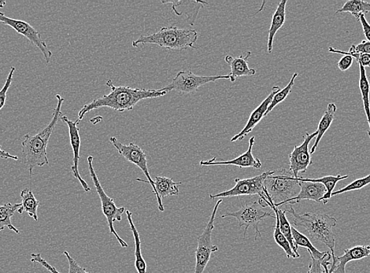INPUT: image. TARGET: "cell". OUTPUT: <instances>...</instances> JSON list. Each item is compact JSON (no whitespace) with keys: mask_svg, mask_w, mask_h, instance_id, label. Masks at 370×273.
<instances>
[{"mask_svg":"<svg viewBox=\"0 0 370 273\" xmlns=\"http://www.w3.org/2000/svg\"><path fill=\"white\" fill-rule=\"evenodd\" d=\"M349 52H351V53L370 55V42L363 40L360 44L352 45Z\"/></svg>","mask_w":370,"mask_h":273,"instance_id":"f35d334b","label":"cell"},{"mask_svg":"<svg viewBox=\"0 0 370 273\" xmlns=\"http://www.w3.org/2000/svg\"><path fill=\"white\" fill-rule=\"evenodd\" d=\"M287 0H282L279 5H277L276 10L272 17L271 25L269 30L267 51L270 54L274 48V39L276 34L280 28L284 26L286 19V5Z\"/></svg>","mask_w":370,"mask_h":273,"instance_id":"7402d4cb","label":"cell"},{"mask_svg":"<svg viewBox=\"0 0 370 273\" xmlns=\"http://www.w3.org/2000/svg\"><path fill=\"white\" fill-rule=\"evenodd\" d=\"M354 59L350 55H344L338 63L337 67L340 71L345 72L352 66Z\"/></svg>","mask_w":370,"mask_h":273,"instance_id":"ab89813d","label":"cell"},{"mask_svg":"<svg viewBox=\"0 0 370 273\" xmlns=\"http://www.w3.org/2000/svg\"><path fill=\"white\" fill-rule=\"evenodd\" d=\"M126 216L127 219H128V222L130 226V229L132 232V234H134V240H135V247H136V251H135V265L138 273H146L147 272V264L146 263V261H144L141 252V237L140 234H139V232L136 228L135 224L134 223V220H132V213L129 211H127L126 212Z\"/></svg>","mask_w":370,"mask_h":273,"instance_id":"d4e9b609","label":"cell"},{"mask_svg":"<svg viewBox=\"0 0 370 273\" xmlns=\"http://www.w3.org/2000/svg\"><path fill=\"white\" fill-rule=\"evenodd\" d=\"M370 256V246H355L346 249L340 257H332L331 268L328 273H346V265L351 261L362 260Z\"/></svg>","mask_w":370,"mask_h":273,"instance_id":"e0dca14e","label":"cell"},{"mask_svg":"<svg viewBox=\"0 0 370 273\" xmlns=\"http://www.w3.org/2000/svg\"><path fill=\"white\" fill-rule=\"evenodd\" d=\"M317 132H315L313 134L306 133L304 141L299 146H294L292 152L289 155V171H290L294 177H299V173H306L308 167L313 164L311 159V154L309 150V144L312 139L316 138Z\"/></svg>","mask_w":370,"mask_h":273,"instance_id":"4fadbf2b","label":"cell"},{"mask_svg":"<svg viewBox=\"0 0 370 273\" xmlns=\"http://www.w3.org/2000/svg\"><path fill=\"white\" fill-rule=\"evenodd\" d=\"M286 212L293 217V223L297 227L303 228L312 240L319 241L327 246L331 251L332 257L335 255L336 236L333 229L336 227L337 220L328 214L306 213L300 215L294 211L291 205Z\"/></svg>","mask_w":370,"mask_h":273,"instance_id":"3957f363","label":"cell"},{"mask_svg":"<svg viewBox=\"0 0 370 273\" xmlns=\"http://www.w3.org/2000/svg\"><path fill=\"white\" fill-rule=\"evenodd\" d=\"M349 177V175L346 176H326L323 177L319 179H310V178H303L299 177L300 181L302 182H313V183H321L324 186H325L326 188V193L322 199L321 200V202H323L324 204H327L329 200L332 197V194L333 193V190L335 187H336L337 184L339 182L343 181V179H348Z\"/></svg>","mask_w":370,"mask_h":273,"instance_id":"484cf974","label":"cell"},{"mask_svg":"<svg viewBox=\"0 0 370 273\" xmlns=\"http://www.w3.org/2000/svg\"><path fill=\"white\" fill-rule=\"evenodd\" d=\"M64 255L68 260L69 263V272L68 273H90L87 271L85 268H82V266H80L76 260H74L69 252H65Z\"/></svg>","mask_w":370,"mask_h":273,"instance_id":"74e56055","label":"cell"},{"mask_svg":"<svg viewBox=\"0 0 370 273\" xmlns=\"http://www.w3.org/2000/svg\"><path fill=\"white\" fill-rule=\"evenodd\" d=\"M21 207V204H12V203H6L4 205H0V231L8 228L11 231H14L16 234H19V230L17 229L11 222V218L17 210Z\"/></svg>","mask_w":370,"mask_h":273,"instance_id":"4316f807","label":"cell"},{"mask_svg":"<svg viewBox=\"0 0 370 273\" xmlns=\"http://www.w3.org/2000/svg\"><path fill=\"white\" fill-rule=\"evenodd\" d=\"M251 56V51H247L245 55H241L236 59L230 55L225 56L224 61L229 64L231 68V73H229L231 82H235L237 78L256 75V69L248 67V60Z\"/></svg>","mask_w":370,"mask_h":273,"instance_id":"ffe728a7","label":"cell"},{"mask_svg":"<svg viewBox=\"0 0 370 273\" xmlns=\"http://www.w3.org/2000/svg\"><path fill=\"white\" fill-rule=\"evenodd\" d=\"M292 234L294 244L299 248L304 247L308 249V252L310 257L314 258L316 260H319L324 257L326 252H321L319 249H317L313 244L311 243L308 237L304 236L301 232L299 231L297 229L292 227Z\"/></svg>","mask_w":370,"mask_h":273,"instance_id":"f1b7e54d","label":"cell"},{"mask_svg":"<svg viewBox=\"0 0 370 273\" xmlns=\"http://www.w3.org/2000/svg\"><path fill=\"white\" fill-rule=\"evenodd\" d=\"M6 3H7V2H6L5 0H0V8H4Z\"/></svg>","mask_w":370,"mask_h":273,"instance_id":"7bdbcfd3","label":"cell"},{"mask_svg":"<svg viewBox=\"0 0 370 273\" xmlns=\"http://www.w3.org/2000/svg\"><path fill=\"white\" fill-rule=\"evenodd\" d=\"M161 3L169 4L173 12L178 16H186L187 21L191 26H194L196 19L199 15L200 11L204 6L208 5L207 2L204 1H184V0H179V1H161Z\"/></svg>","mask_w":370,"mask_h":273,"instance_id":"ac0fdd59","label":"cell"},{"mask_svg":"<svg viewBox=\"0 0 370 273\" xmlns=\"http://www.w3.org/2000/svg\"><path fill=\"white\" fill-rule=\"evenodd\" d=\"M299 182V193L296 197L287 201L286 204L288 203H290L291 205L296 204V203H299L302 200L321 202V200L326 193L325 186L321 183L302 182L300 179Z\"/></svg>","mask_w":370,"mask_h":273,"instance_id":"d6986e66","label":"cell"},{"mask_svg":"<svg viewBox=\"0 0 370 273\" xmlns=\"http://www.w3.org/2000/svg\"><path fill=\"white\" fill-rule=\"evenodd\" d=\"M337 110V107L336 104L333 103H329L327 106V109L322 116L319 126H317V130L316 131L317 132V136L315 138L316 139L313 147H312L311 150H310L311 155H313L316 152V149L317 147H319L323 136L326 134V132L328 131L329 127H331L334 120L335 115H336Z\"/></svg>","mask_w":370,"mask_h":273,"instance_id":"603a6c76","label":"cell"},{"mask_svg":"<svg viewBox=\"0 0 370 273\" xmlns=\"http://www.w3.org/2000/svg\"><path fill=\"white\" fill-rule=\"evenodd\" d=\"M199 34L189 28H179L175 26L163 27L160 30L148 36H141L132 42V46L155 44L168 50L183 51L188 48L195 49Z\"/></svg>","mask_w":370,"mask_h":273,"instance_id":"277c9868","label":"cell"},{"mask_svg":"<svg viewBox=\"0 0 370 273\" xmlns=\"http://www.w3.org/2000/svg\"><path fill=\"white\" fill-rule=\"evenodd\" d=\"M15 69H16L15 67H10V71L8 74V77L7 80H6V82L3 87V89L0 90V110L3 109L6 103V100H7L8 91L10 89L11 84H12L13 82V76L15 72Z\"/></svg>","mask_w":370,"mask_h":273,"instance_id":"d590c367","label":"cell"},{"mask_svg":"<svg viewBox=\"0 0 370 273\" xmlns=\"http://www.w3.org/2000/svg\"><path fill=\"white\" fill-rule=\"evenodd\" d=\"M331 259H332V254L331 252H326L324 257L319 260H316L311 257L308 273H328V266L332 265L329 261Z\"/></svg>","mask_w":370,"mask_h":273,"instance_id":"d6a6232c","label":"cell"},{"mask_svg":"<svg viewBox=\"0 0 370 273\" xmlns=\"http://www.w3.org/2000/svg\"><path fill=\"white\" fill-rule=\"evenodd\" d=\"M298 73H294L292 75L290 81H289V83L285 87V88L281 89L280 91L276 93V94L273 98V100H272L270 107H268L267 113H265V117H267V116L272 112V110H273L277 105H279V104H280L283 101H285L288 96L290 94L293 86L294 85V80H296L297 78L298 77Z\"/></svg>","mask_w":370,"mask_h":273,"instance_id":"1f68e13d","label":"cell"},{"mask_svg":"<svg viewBox=\"0 0 370 273\" xmlns=\"http://www.w3.org/2000/svg\"><path fill=\"white\" fill-rule=\"evenodd\" d=\"M106 85L111 89V92L108 95L92 100L80 109L78 113V124L91 110L107 107L121 113L130 112V110L134 109L136 104L141 100H147V98L163 97L168 93L160 90L134 89L126 86H115L112 80H107Z\"/></svg>","mask_w":370,"mask_h":273,"instance_id":"6da1fadb","label":"cell"},{"mask_svg":"<svg viewBox=\"0 0 370 273\" xmlns=\"http://www.w3.org/2000/svg\"><path fill=\"white\" fill-rule=\"evenodd\" d=\"M360 89L362 94V100L363 102L364 109H365V113L367 115L368 124L369 127L368 135L370 138V118H369V91H370V85L369 80L367 76L366 69L360 64Z\"/></svg>","mask_w":370,"mask_h":273,"instance_id":"f546056e","label":"cell"},{"mask_svg":"<svg viewBox=\"0 0 370 273\" xmlns=\"http://www.w3.org/2000/svg\"><path fill=\"white\" fill-rule=\"evenodd\" d=\"M369 184H370V174L369 175L365 177L355 179V181H354L353 182H351L349 185H346V187L343 188L339 189L337 191H333L332 194V197L335 195H338L340 194H344L346 193H349V191H352L360 190L363 188L367 187V186L369 185Z\"/></svg>","mask_w":370,"mask_h":273,"instance_id":"836d02e7","label":"cell"},{"mask_svg":"<svg viewBox=\"0 0 370 273\" xmlns=\"http://www.w3.org/2000/svg\"><path fill=\"white\" fill-rule=\"evenodd\" d=\"M328 51L331 53L340 54L343 55H350L355 60H356L358 64H360L364 68L369 67L370 68V55L368 54H358V53H351V52H346L343 51H340L335 49L333 46H329Z\"/></svg>","mask_w":370,"mask_h":273,"instance_id":"e575fe53","label":"cell"},{"mask_svg":"<svg viewBox=\"0 0 370 273\" xmlns=\"http://www.w3.org/2000/svg\"><path fill=\"white\" fill-rule=\"evenodd\" d=\"M60 120H62L63 122H65V123L67 125L69 138H71L69 139H71V144L73 153V164L71 166L73 175L78 179L80 185H82V187L85 191H86V193H89V191H91V188L82 176L80 175L78 170L80 148V144H82V139H80L79 129L78 127V124L77 123V121H72L71 120H69L66 115H62Z\"/></svg>","mask_w":370,"mask_h":273,"instance_id":"5bb4252c","label":"cell"},{"mask_svg":"<svg viewBox=\"0 0 370 273\" xmlns=\"http://www.w3.org/2000/svg\"><path fill=\"white\" fill-rule=\"evenodd\" d=\"M222 200L217 202L206 228L202 235L198 237V247L195 252V265L194 273H204L206 267L211 260V254L218 251V247L212 243V234L215 229L218 207L222 204Z\"/></svg>","mask_w":370,"mask_h":273,"instance_id":"ba28073f","label":"cell"},{"mask_svg":"<svg viewBox=\"0 0 370 273\" xmlns=\"http://www.w3.org/2000/svg\"><path fill=\"white\" fill-rule=\"evenodd\" d=\"M31 261L32 263H38L40 265H42L46 270H49L51 273H60L55 268L54 266L50 265L43 258L42 254H32Z\"/></svg>","mask_w":370,"mask_h":273,"instance_id":"8d00e7d4","label":"cell"},{"mask_svg":"<svg viewBox=\"0 0 370 273\" xmlns=\"http://www.w3.org/2000/svg\"><path fill=\"white\" fill-rule=\"evenodd\" d=\"M272 171L265 172L260 175L248 179H234L236 183L234 187L228 191L217 195H210L211 200L218 199V197H230L241 195H254L262 196L264 195V182Z\"/></svg>","mask_w":370,"mask_h":273,"instance_id":"8fae6325","label":"cell"},{"mask_svg":"<svg viewBox=\"0 0 370 273\" xmlns=\"http://www.w3.org/2000/svg\"><path fill=\"white\" fill-rule=\"evenodd\" d=\"M21 207L17 210V212L20 214L26 212L28 216L38 222L37 211L39 202L36 199L33 191L30 188L23 189L21 191Z\"/></svg>","mask_w":370,"mask_h":273,"instance_id":"cb8c5ba5","label":"cell"},{"mask_svg":"<svg viewBox=\"0 0 370 273\" xmlns=\"http://www.w3.org/2000/svg\"><path fill=\"white\" fill-rule=\"evenodd\" d=\"M281 89L279 86H274L273 90L270 92V94L265 98L264 101L260 105L254 110L252 113L249 119H248L247 124L244 129L241 130L238 134L234 136L231 139V142L240 141L246 137L252 130L254 129L260 121L265 117V113H267L268 107L270 105L272 100L277 92Z\"/></svg>","mask_w":370,"mask_h":273,"instance_id":"2e32d148","label":"cell"},{"mask_svg":"<svg viewBox=\"0 0 370 273\" xmlns=\"http://www.w3.org/2000/svg\"><path fill=\"white\" fill-rule=\"evenodd\" d=\"M109 142H111L113 146L117 149L119 155L124 157L125 159L141 168V171L144 173V175L148 178V182L151 184L155 193V188L154 181L148 171L146 152H144L141 147H139L138 145L134 143L123 144L114 136L109 138Z\"/></svg>","mask_w":370,"mask_h":273,"instance_id":"7c38bea8","label":"cell"},{"mask_svg":"<svg viewBox=\"0 0 370 273\" xmlns=\"http://www.w3.org/2000/svg\"><path fill=\"white\" fill-rule=\"evenodd\" d=\"M369 118H370V107H369Z\"/></svg>","mask_w":370,"mask_h":273,"instance_id":"ee69618b","label":"cell"},{"mask_svg":"<svg viewBox=\"0 0 370 273\" xmlns=\"http://www.w3.org/2000/svg\"><path fill=\"white\" fill-rule=\"evenodd\" d=\"M358 21L361 22L364 36L367 39V42H370V25L366 19L365 15H362Z\"/></svg>","mask_w":370,"mask_h":273,"instance_id":"60d3db41","label":"cell"},{"mask_svg":"<svg viewBox=\"0 0 370 273\" xmlns=\"http://www.w3.org/2000/svg\"><path fill=\"white\" fill-rule=\"evenodd\" d=\"M155 188L156 199L158 201L159 210L164 212L165 209L161 200L164 197L170 195H178V186L182 185V182H175L171 178L166 177H156L155 182Z\"/></svg>","mask_w":370,"mask_h":273,"instance_id":"44dd1931","label":"cell"},{"mask_svg":"<svg viewBox=\"0 0 370 273\" xmlns=\"http://www.w3.org/2000/svg\"><path fill=\"white\" fill-rule=\"evenodd\" d=\"M275 218H276V225H275V230H274V240L276 243L277 245H279L280 247H281L283 249H284L288 258H298L299 257L296 254L294 253L292 251V249L291 247L290 243L286 239V237L283 235L281 229H280V223H279V217H277V215L275 213Z\"/></svg>","mask_w":370,"mask_h":273,"instance_id":"4dcf8cb0","label":"cell"},{"mask_svg":"<svg viewBox=\"0 0 370 273\" xmlns=\"http://www.w3.org/2000/svg\"><path fill=\"white\" fill-rule=\"evenodd\" d=\"M240 201L241 203L240 211L225 213L221 216V218H235L238 220L239 227L245 228L244 239H245L247 229L250 227H253L256 230V237H254L256 240L258 236L262 238L261 232H260L258 229L260 222L265 218H275V217L272 215L271 212L263 211V208H265V206L260 202L259 200L252 202V204H247L246 202Z\"/></svg>","mask_w":370,"mask_h":273,"instance_id":"52a82bcc","label":"cell"},{"mask_svg":"<svg viewBox=\"0 0 370 273\" xmlns=\"http://www.w3.org/2000/svg\"><path fill=\"white\" fill-rule=\"evenodd\" d=\"M218 80H230L229 74L219 75V76H198L191 71H179L172 82L165 88L159 89L161 91L170 92L176 91L182 94H191L197 91L201 86L210 82H215Z\"/></svg>","mask_w":370,"mask_h":273,"instance_id":"9c48e42d","label":"cell"},{"mask_svg":"<svg viewBox=\"0 0 370 273\" xmlns=\"http://www.w3.org/2000/svg\"><path fill=\"white\" fill-rule=\"evenodd\" d=\"M58 103L50 123L36 135L26 134L21 142V153L24 164L30 172V177L35 167L49 165L47 148L52 133L55 131L58 122L62 116L61 109L64 98L60 95L55 96Z\"/></svg>","mask_w":370,"mask_h":273,"instance_id":"7a4b0ae2","label":"cell"},{"mask_svg":"<svg viewBox=\"0 0 370 273\" xmlns=\"http://www.w3.org/2000/svg\"><path fill=\"white\" fill-rule=\"evenodd\" d=\"M370 12V3L362 0H349L336 13H350L357 21H360L362 15Z\"/></svg>","mask_w":370,"mask_h":273,"instance_id":"83f0119b","label":"cell"},{"mask_svg":"<svg viewBox=\"0 0 370 273\" xmlns=\"http://www.w3.org/2000/svg\"><path fill=\"white\" fill-rule=\"evenodd\" d=\"M0 23L12 28L17 33L30 40L33 45L36 46L42 51L46 63L49 64L50 62L52 57L51 51L42 38V34L35 30L30 24L24 21L10 19V17L1 12H0Z\"/></svg>","mask_w":370,"mask_h":273,"instance_id":"30bf717a","label":"cell"},{"mask_svg":"<svg viewBox=\"0 0 370 273\" xmlns=\"http://www.w3.org/2000/svg\"><path fill=\"white\" fill-rule=\"evenodd\" d=\"M88 164L90 176L92 182L94 183L97 193L100 196L102 204V211L104 216H105L107 218L109 232L116 237V239L121 247H128V244L121 239V238L117 234L116 230H115L114 227V222H121V218H123V214L125 211V209L123 206L120 208L117 207V206L115 205L112 197H109L106 194L105 191H104L99 181V178H98L96 173L94 170V157H88Z\"/></svg>","mask_w":370,"mask_h":273,"instance_id":"8992f818","label":"cell"},{"mask_svg":"<svg viewBox=\"0 0 370 273\" xmlns=\"http://www.w3.org/2000/svg\"><path fill=\"white\" fill-rule=\"evenodd\" d=\"M0 159H13V160H19V157L16 155H12L8 153V152H6V150L2 149V147L0 146Z\"/></svg>","mask_w":370,"mask_h":273,"instance_id":"b9f144b4","label":"cell"},{"mask_svg":"<svg viewBox=\"0 0 370 273\" xmlns=\"http://www.w3.org/2000/svg\"><path fill=\"white\" fill-rule=\"evenodd\" d=\"M299 177L286 170H273L264 182V193L279 208L296 197L300 191Z\"/></svg>","mask_w":370,"mask_h":273,"instance_id":"5b68a950","label":"cell"},{"mask_svg":"<svg viewBox=\"0 0 370 273\" xmlns=\"http://www.w3.org/2000/svg\"><path fill=\"white\" fill-rule=\"evenodd\" d=\"M256 142L254 136L249 139V147L245 154L237 157V158L230 161H217V157L208 161H201L200 165L202 166H235L239 168H253L256 170L263 166L262 161L256 158L252 154V150Z\"/></svg>","mask_w":370,"mask_h":273,"instance_id":"9a60e30c","label":"cell"}]
</instances>
